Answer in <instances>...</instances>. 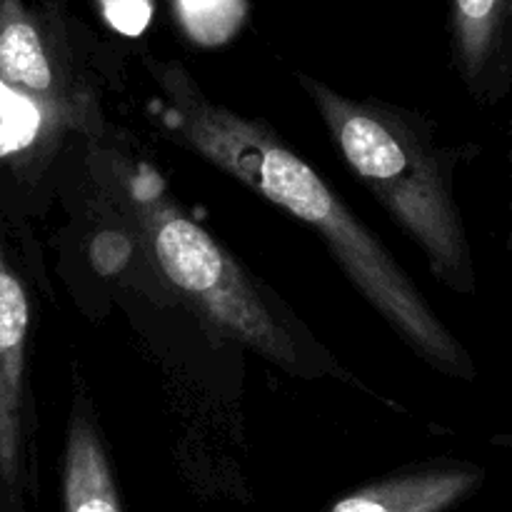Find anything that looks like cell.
Returning a JSON list of instances; mask_svg holds the SVG:
<instances>
[{"instance_id":"cell-2","label":"cell","mask_w":512,"mask_h":512,"mask_svg":"<svg viewBox=\"0 0 512 512\" xmlns=\"http://www.w3.org/2000/svg\"><path fill=\"white\" fill-rule=\"evenodd\" d=\"M90 163L115 223L140 243L160 280L205 323L293 378L360 385L285 300L175 203L148 165L98 140Z\"/></svg>"},{"instance_id":"cell-8","label":"cell","mask_w":512,"mask_h":512,"mask_svg":"<svg viewBox=\"0 0 512 512\" xmlns=\"http://www.w3.org/2000/svg\"><path fill=\"white\" fill-rule=\"evenodd\" d=\"M65 512H123L103 430L83 388L75 390L63 455Z\"/></svg>"},{"instance_id":"cell-11","label":"cell","mask_w":512,"mask_h":512,"mask_svg":"<svg viewBox=\"0 0 512 512\" xmlns=\"http://www.w3.org/2000/svg\"><path fill=\"white\" fill-rule=\"evenodd\" d=\"M510 48H512V23H510Z\"/></svg>"},{"instance_id":"cell-4","label":"cell","mask_w":512,"mask_h":512,"mask_svg":"<svg viewBox=\"0 0 512 512\" xmlns=\"http://www.w3.org/2000/svg\"><path fill=\"white\" fill-rule=\"evenodd\" d=\"M0 80L38 108L48 130L100 138V110L75 70L70 35L25 0H0Z\"/></svg>"},{"instance_id":"cell-5","label":"cell","mask_w":512,"mask_h":512,"mask_svg":"<svg viewBox=\"0 0 512 512\" xmlns=\"http://www.w3.org/2000/svg\"><path fill=\"white\" fill-rule=\"evenodd\" d=\"M30 300L0 240V480H23L30 448L28 415Z\"/></svg>"},{"instance_id":"cell-3","label":"cell","mask_w":512,"mask_h":512,"mask_svg":"<svg viewBox=\"0 0 512 512\" xmlns=\"http://www.w3.org/2000/svg\"><path fill=\"white\" fill-rule=\"evenodd\" d=\"M295 80L343 163L418 245L430 275L473 298L478 273L455 190L458 153L438 143L433 123L415 110L345 95L303 70Z\"/></svg>"},{"instance_id":"cell-10","label":"cell","mask_w":512,"mask_h":512,"mask_svg":"<svg viewBox=\"0 0 512 512\" xmlns=\"http://www.w3.org/2000/svg\"><path fill=\"white\" fill-rule=\"evenodd\" d=\"M510 260H512V218H510Z\"/></svg>"},{"instance_id":"cell-7","label":"cell","mask_w":512,"mask_h":512,"mask_svg":"<svg viewBox=\"0 0 512 512\" xmlns=\"http://www.w3.org/2000/svg\"><path fill=\"white\" fill-rule=\"evenodd\" d=\"M485 470L470 463H428L400 470L335 500L325 512H445L483 485Z\"/></svg>"},{"instance_id":"cell-6","label":"cell","mask_w":512,"mask_h":512,"mask_svg":"<svg viewBox=\"0 0 512 512\" xmlns=\"http://www.w3.org/2000/svg\"><path fill=\"white\" fill-rule=\"evenodd\" d=\"M512 0H450L453 63L478 103L498 100L512 80Z\"/></svg>"},{"instance_id":"cell-9","label":"cell","mask_w":512,"mask_h":512,"mask_svg":"<svg viewBox=\"0 0 512 512\" xmlns=\"http://www.w3.org/2000/svg\"><path fill=\"white\" fill-rule=\"evenodd\" d=\"M175 23L193 43H228L240 30L248 0H168Z\"/></svg>"},{"instance_id":"cell-1","label":"cell","mask_w":512,"mask_h":512,"mask_svg":"<svg viewBox=\"0 0 512 512\" xmlns=\"http://www.w3.org/2000/svg\"><path fill=\"white\" fill-rule=\"evenodd\" d=\"M145 63L160 90V118L175 143L315 230L350 285L423 363L463 383L478 378L473 355L388 245L278 130L210 98L178 60Z\"/></svg>"}]
</instances>
